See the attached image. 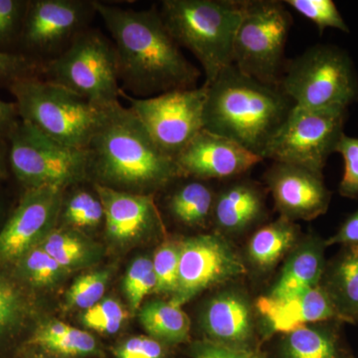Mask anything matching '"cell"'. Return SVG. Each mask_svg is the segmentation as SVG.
I'll return each instance as SVG.
<instances>
[{
    "mask_svg": "<svg viewBox=\"0 0 358 358\" xmlns=\"http://www.w3.org/2000/svg\"><path fill=\"white\" fill-rule=\"evenodd\" d=\"M112 36L124 93L150 98L196 88L199 70L183 55L155 8L134 10L96 1Z\"/></svg>",
    "mask_w": 358,
    "mask_h": 358,
    "instance_id": "obj_1",
    "label": "cell"
},
{
    "mask_svg": "<svg viewBox=\"0 0 358 358\" xmlns=\"http://www.w3.org/2000/svg\"><path fill=\"white\" fill-rule=\"evenodd\" d=\"M95 183L136 194L169 185L180 173L176 160L155 145L138 117L121 102L108 108L88 148Z\"/></svg>",
    "mask_w": 358,
    "mask_h": 358,
    "instance_id": "obj_2",
    "label": "cell"
},
{
    "mask_svg": "<svg viewBox=\"0 0 358 358\" xmlns=\"http://www.w3.org/2000/svg\"><path fill=\"white\" fill-rule=\"evenodd\" d=\"M205 86L203 129L229 138L263 159L294 103L280 87L247 76L233 64Z\"/></svg>",
    "mask_w": 358,
    "mask_h": 358,
    "instance_id": "obj_3",
    "label": "cell"
},
{
    "mask_svg": "<svg viewBox=\"0 0 358 358\" xmlns=\"http://www.w3.org/2000/svg\"><path fill=\"white\" fill-rule=\"evenodd\" d=\"M243 0H164L159 14L179 47L192 52L209 85L233 64Z\"/></svg>",
    "mask_w": 358,
    "mask_h": 358,
    "instance_id": "obj_4",
    "label": "cell"
},
{
    "mask_svg": "<svg viewBox=\"0 0 358 358\" xmlns=\"http://www.w3.org/2000/svg\"><path fill=\"white\" fill-rule=\"evenodd\" d=\"M9 89L21 122L76 150H88L108 109L33 75L15 80Z\"/></svg>",
    "mask_w": 358,
    "mask_h": 358,
    "instance_id": "obj_5",
    "label": "cell"
},
{
    "mask_svg": "<svg viewBox=\"0 0 358 358\" xmlns=\"http://www.w3.org/2000/svg\"><path fill=\"white\" fill-rule=\"evenodd\" d=\"M280 89L296 107L346 110L358 98V79L346 52L315 45L285 68Z\"/></svg>",
    "mask_w": 358,
    "mask_h": 358,
    "instance_id": "obj_6",
    "label": "cell"
},
{
    "mask_svg": "<svg viewBox=\"0 0 358 358\" xmlns=\"http://www.w3.org/2000/svg\"><path fill=\"white\" fill-rule=\"evenodd\" d=\"M47 81L70 90L96 107L120 102L122 88L114 44L86 29L44 67Z\"/></svg>",
    "mask_w": 358,
    "mask_h": 358,
    "instance_id": "obj_7",
    "label": "cell"
},
{
    "mask_svg": "<svg viewBox=\"0 0 358 358\" xmlns=\"http://www.w3.org/2000/svg\"><path fill=\"white\" fill-rule=\"evenodd\" d=\"M293 17L284 1L243 0L233 65L247 76L280 87Z\"/></svg>",
    "mask_w": 358,
    "mask_h": 358,
    "instance_id": "obj_8",
    "label": "cell"
},
{
    "mask_svg": "<svg viewBox=\"0 0 358 358\" xmlns=\"http://www.w3.org/2000/svg\"><path fill=\"white\" fill-rule=\"evenodd\" d=\"M6 140L9 166L27 189H65L90 176L88 150L66 147L20 120Z\"/></svg>",
    "mask_w": 358,
    "mask_h": 358,
    "instance_id": "obj_9",
    "label": "cell"
},
{
    "mask_svg": "<svg viewBox=\"0 0 358 358\" xmlns=\"http://www.w3.org/2000/svg\"><path fill=\"white\" fill-rule=\"evenodd\" d=\"M346 110H312L294 106L268 143L263 159L305 167L322 174L343 134Z\"/></svg>",
    "mask_w": 358,
    "mask_h": 358,
    "instance_id": "obj_10",
    "label": "cell"
},
{
    "mask_svg": "<svg viewBox=\"0 0 358 358\" xmlns=\"http://www.w3.org/2000/svg\"><path fill=\"white\" fill-rule=\"evenodd\" d=\"M207 88L167 92L150 98H134L122 91L129 109L143 124L162 152L176 160L204 129Z\"/></svg>",
    "mask_w": 358,
    "mask_h": 358,
    "instance_id": "obj_11",
    "label": "cell"
},
{
    "mask_svg": "<svg viewBox=\"0 0 358 358\" xmlns=\"http://www.w3.org/2000/svg\"><path fill=\"white\" fill-rule=\"evenodd\" d=\"M243 259L220 233L187 238L181 242L178 284L171 303L185 305L205 289L246 274Z\"/></svg>",
    "mask_w": 358,
    "mask_h": 358,
    "instance_id": "obj_12",
    "label": "cell"
},
{
    "mask_svg": "<svg viewBox=\"0 0 358 358\" xmlns=\"http://www.w3.org/2000/svg\"><path fill=\"white\" fill-rule=\"evenodd\" d=\"M96 14L91 0H33L28 2L20 39L37 53H55L88 29Z\"/></svg>",
    "mask_w": 358,
    "mask_h": 358,
    "instance_id": "obj_13",
    "label": "cell"
},
{
    "mask_svg": "<svg viewBox=\"0 0 358 358\" xmlns=\"http://www.w3.org/2000/svg\"><path fill=\"white\" fill-rule=\"evenodd\" d=\"M63 190L56 187L27 189L0 230V261L17 262L55 228Z\"/></svg>",
    "mask_w": 358,
    "mask_h": 358,
    "instance_id": "obj_14",
    "label": "cell"
},
{
    "mask_svg": "<svg viewBox=\"0 0 358 358\" xmlns=\"http://www.w3.org/2000/svg\"><path fill=\"white\" fill-rule=\"evenodd\" d=\"M275 208L289 221H310L326 213L331 193L320 173L294 164L274 162L266 173Z\"/></svg>",
    "mask_w": 358,
    "mask_h": 358,
    "instance_id": "obj_15",
    "label": "cell"
},
{
    "mask_svg": "<svg viewBox=\"0 0 358 358\" xmlns=\"http://www.w3.org/2000/svg\"><path fill=\"white\" fill-rule=\"evenodd\" d=\"M263 160L235 141L202 129L176 162L180 176L210 180L243 176Z\"/></svg>",
    "mask_w": 358,
    "mask_h": 358,
    "instance_id": "obj_16",
    "label": "cell"
},
{
    "mask_svg": "<svg viewBox=\"0 0 358 358\" xmlns=\"http://www.w3.org/2000/svg\"><path fill=\"white\" fill-rule=\"evenodd\" d=\"M201 327L212 343L235 350H258L255 308L240 289H225L211 298L202 310Z\"/></svg>",
    "mask_w": 358,
    "mask_h": 358,
    "instance_id": "obj_17",
    "label": "cell"
},
{
    "mask_svg": "<svg viewBox=\"0 0 358 358\" xmlns=\"http://www.w3.org/2000/svg\"><path fill=\"white\" fill-rule=\"evenodd\" d=\"M254 308L267 336L278 333L289 334L317 322H339L333 303L322 285L282 300L260 296L257 299Z\"/></svg>",
    "mask_w": 358,
    "mask_h": 358,
    "instance_id": "obj_18",
    "label": "cell"
},
{
    "mask_svg": "<svg viewBox=\"0 0 358 358\" xmlns=\"http://www.w3.org/2000/svg\"><path fill=\"white\" fill-rule=\"evenodd\" d=\"M105 213L106 232L117 242H129L159 224L152 195L119 192L94 183Z\"/></svg>",
    "mask_w": 358,
    "mask_h": 358,
    "instance_id": "obj_19",
    "label": "cell"
},
{
    "mask_svg": "<svg viewBox=\"0 0 358 358\" xmlns=\"http://www.w3.org/2000/svg\"><path fill=\"white\" fill-rule=\"evenodd\" d=\"M265 216V195L252 181H234L216 193L212 222L224 236L241 234Z\"/></svg>",
    "mask_w": 358,
    "mask_h": 358,
    "instance_id": "obj_20",
    "label": "cell"
},
{
    "mask_svg": "<svg viewBox=\"0 0 358 358\" xmlns=\"http://www.w3.org/2000/svg\"><path fill=\"white\" fill-rule=\"evenodd\" d=\"M326 241L310 236L289 252L277 282L266 296L282 300L319 286L326 271Z\"/></svg>",
    "mask_w": 358,
    "mask_h": 358,
    "instance_id": "obj_21",
    "label": "cell"
},
{
    "mask_svg": "<svg viewBox=\"0 0 358 358\" xmlns=\"http://www.w3.org/2000/svg\"><path fill=\"white\" fill-rule=\"evenodd\" d=\"M338 322H317L284 334L277 358H352L339 333Z\"/></svg>",
    "mask_w": 358,
    "mask_h": 358,
    "instance_id": "obj_22",
    "label": "cell"
},
{
    "mask_svg": "<svg viewBox=\"0 0 358 358\" xmlns=\"http://www.w3.org/2000/svg\"><path fill=\"white\" fill-rule=\"evenodd\" d=\"M339 322L358 324V244L345 246L320 282Z\"/></svg>",
    "mask_w": 358,
    "mask_h": 358,
    "instance_id": "obj_23",
    "label": "cell"
},
{
    "mask_svg": "<svg viewBox=\"0 0 358 358\" xmlns=\"http://www.w3.org/2000/svg\"><path fill=\"white\" fill-rule=\"evenodd\" d=\"M299 241V226L293 221L280 217L254 233L247 247L248 262L259 272H270Z\"/></svg>",
    "mask_w": 358,
    "mask_h": 358,
    "instance_id": "obj_24",
    "label": "cell"
},
{
    "mask_svg": "<svg viewBox=\"0 0 358 358\" xmlns=\"http://www.w3.org/2000/svg\"><path fill=\"white\" fill-rule=\"evenodd\" d=\"M167 199L166 206L176 222L187 227H205L212 221L216 193L207 180L185 176Z\"/></svg>",
    "mask_w": 358,
    "mask_h": 358,
    "instance_id": "obj_25",
    "label": "cell"
},
{
    "mask_svg": "<svg viewBox=\"0 0 358 358\" xmlns=\"http://www.w3.org/2000/svg\"><path fill=\"white\" fill-rule=\"evenodd\" d=\"M141 326L164 345H179L189 338L190 320L181 307L171 301H154L141 308Z\"/></svg>",
    "mask_w": 358,
    "mask_h": 358,
    "instance_id": "obj_26",
    "label": "cell"
},
{
    "mask_svg": "<svg viewBox=\"0 0 358 358\" xmlns=\"http://www.w3.org/2000/svg\"><path fill=\"white\" fill-rule=\"evenodd\" d=\"M30 343L63 357H89L98 352V343L91 334L61 322L40 327Z\"/></svg>",
    "mask_w": 358,
    "mask_h": 358,
    "instance_id": "obj_27",
    "label": "cell"
},
{
    "mask_svg": "<svg viewBox=\"0 0 358 358\" xmlns=\"http://www.w3.org/2000/svg\"><path fill=\"white\" fill-rule=\"evenodd\" d=\"M59 217H62L66 225L77 229H93L101 225L105 221V213L96 188L94 192L78 189L66 200L62 197Z\"/></svg>",
    "mask_w": 358,
    "mask_h": 358,
    "instance_id": "obj_28",
    "label": "cell"
},
{
    "mask_svg": "<svg viewBox=\"0 0 358 358\" xmlns=\"http://www.w3.org/2000/svg\"><path fill=\"white\" fill-rule=\"evenodd\" d=\"M16 263L26 281L39 288L56 284L67 272L40 245L30 249Z\"/></svg>",
    "mask_w": 358,
    "mask_h": 358,
    "instance_id": "obj_29",
    "label": "cell"
},
{
    "mask_svg": "<svg viewBox=\"0 0 358 358\" xmlns=\"http://www.w3.org/2000/svg\"><path fill=\"white\" fill-rule=\"evenodd\" d=\"M85 243L83 238L73 231L54 228L38 245L68 270L86 258L88 249Z\"/></svg>",
    "mask_w": 358,
    "mask_h": 358,
    "instance_id": "obj_30",
    "label": "cell"
},
{
    "mask_svg": "<svg viewBox=\"0 0 358 358\" xmlns=\"http://www.w3.org/2000/svg\"><path fill=\"white\" fill-rule=\"evenodd\" d=\"M181 242L166 241L155 252L152 259L157 287L155 293L173 296L178 284Z\"/></svg>",
    "mask_w": 358,
    "mask_h": 358,
    "instance_id": "obj_31",
    "label": "cell"
},
{
    "mask_svg": "<svg viewBox=\"0 0 358 358\" xmlns=\"http://www.w3.org/2000/svg\"><path fill=\"white\" fill-rule=\"evenodd\" d=\"M155 287L157 277L152 259L148 257L136 259L129 268L124 280V292L133 312L140 310L145 296L155 293Z\"/></svg>",
    "mask_w": 358,
    "mask_h": 358,
    "instance_id": "obj_32",
    "label": "cell"
},
{
    "mask_svg": "<svg viewBox=\"0 0 358 358\" xmlns=\"http://www.w3.org/2000/svg\"><path fill=\"white\" fill-rule=\"evenodd\" d=\"M284 3L315 23L320 32L326 28L350 32V28L331 0H286Z\"/></svg>",
    "mask_w": 358,
    "mask_h": 358,
    "instance_id": "obj_33",
    "label": "cell"
},
{
    "mask_svg": "<svg viewBox=\"0 0 358 358\" xmlns=\"http://www.w3.org/2000/svg\"><path fill=\"white\" fill-rule=\"evenodd\" d=\"M127 313L119 301L105 299L85 310L82 320L85 326L103 334H114L120 331Z\"/></svg>",
    "mask_w": 358,
    "mask_h": 358,
    "instance_id": "obj_34",
    "label": "cell"
},
{
    "mask_svg": "<svg viewBox=\"0 0 358 358\" xmlns=\"http://www.w3.org/2000/svg\"><path fill=\"white\" fill-rule=\"evenodd\" d=\"M108 280L109 274L103 271L81 275L68 291V303L72 307L84 308L85 310L93 307L102 301Z\"/></svg>",
    "mask_w": 358,
    "mask_h": 358,
    "instance_id": "obj_35",
    "label": "cell"
},
{
    "mask_svg": "<svg viewBox=\"0 0 358 358\" xmlns=\"http://www.w3.org/2000/svg\"><path fill=\"white\" fill-rule=\"evenodd\" d=\"M336 152L341 155L345 162V173L339 185L343 196H358V138L343 134L336 145Z\"/></svg>",
    "mask_w": 358,
    "mask_h": 358,
    "instance_id": "obj_36",
    "label": "cell"
},
{
    "mask_svg": "<svg viewBox=\"0 0 358 358\" xmlns=\"http://www.w3.org/2000/svg\"><path fill=\"white\" fill-rule=\"evenodd\" d=\"M28 2L24 0H0V46L20 37Z\"/></svg>",
    "mask_w": 358,
    "mask_h": 358,
    "instance_id": "obj_37",
    "label": "cell"
},
{
    "mask_svg": "<svg viewBox=\"0 0 358 358\" xmlns=\"http://www.w3.org/2000/svg\"><path fill=\"white\" fill-rule=\"evenodd\" d=\"M117 358H166L164 343L150 336H134L122 341L114 350Z\"/></svg>",
    "mask_w": 358,
    "mask_h": 358,
    "instance_id": "obj_38",
    "label": "cell"
},
{
    "mask_svg": "<svg viewBox=\"0 0 358 358\" xmlns=\"http://www.w3.org/2000/svg\"><path fill=\"white\" fill-rule=\"evenodd\" d=\"M22 301L20 294L8 282L0 280V336L20 319Z\"/></svg>",
    "mask_w": 358,
    "mask_h": 358,
    "instance_id": "obj_39",
    "label": "cell"
},
{
    "mask_svg": "<svg viewBox=\"0 0 358 358\" xmlns=\"http://www.w3.org/2000/svg\"><path fill=\"white\" fill-rule=\"evenodd\" d=\"M35 62L22 54L0 51V82L13 83L15 80L32 76Z\"/></svg>",
    "mask_w": 358,
    "mask_h": 358,
    "instance_id": "obj_40",
    "label": "cell"
},
{
    "mask_svg": "<svg viewBox=\"0 0 358 358\" xmlns=\"http://www.w3.org/2000/svg\"><path fill=\"white\" fill-rule=\"evenodd\" d=\"M190 355L192 358H266L259 350H235L207 339L193 343L190 348Z\"/></svg>",
    "mask_w": 358,
    "mask_h": 358,
    "instance_id": "obj_41",
    "label": "cell"
},
{
    "mask_svg": "<svg viewBox=\"0 0 358 358\" xmlns=\"http://www.w3.org/2000/svg\"><path fill=\"white\" fill-rule=\"evenodd\" d=\"M358 244V210L346 219L345 223L341 225L338 232L326 240L327 246L331 245H348Z\"/></svg>",
    "mask_w": 358,
    "mask_h": 358,
    "instance_id": "obj_42",
    "label": "cell"
},
{
    "mask_svg": "<svg viewBox=\"0 0 358 358\" xmlns=\"http://www.w3.org/2000/svg\"><path fill=\"white\" fill-rule=\"evenodd\" d=\"M20 122L15 103L0 100V136H7L9 131Z\"/></svg>",
    "mask_w": 358,
    "mask_h": 358,
    "instance_id": "obj_43",
    "label": "cell"
},
{
    "mask_svg": "<svg viewBox=\"0 0 358 358\" xmlns=\"http://www.w3.org/2000/svg\"><path fill=\"white\" fill-rule=\"evenodd\" d=\"M8 164V143L6 136H0V176L6 171Z\"/></svg>",
    "mask_w": 358,
    "mask_h": 358,
    "instance_id": "obj_44",
    "label": "cell"
},
{
    "mask_svg": "<svg viewBox=\"0 0 358 358\" xmlns=\"http://www.w3.org/2000/svg\"><path fill=\"white\" fill-rule=\"evenodd\" d=\"M32 358H57V357H47V355H35V357H33Z\"/></svg>",
    "mask_w": 358,
    "mask_h": 358,
    "instance_id": "obj_45",
    "label": "cell"
}]
</instances>
